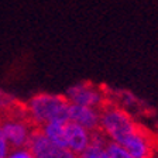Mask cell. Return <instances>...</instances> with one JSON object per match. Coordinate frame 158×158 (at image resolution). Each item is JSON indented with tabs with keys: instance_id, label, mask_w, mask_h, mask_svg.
<instances>
[{
	"instance_id": "1",
	"label": "cell",
	"mask_w": 158,
	"mask_h": 158,
	"mask_svg": "<svg viewBox=\"0 0 158 158\" xmlns=\"http://www.w3.org/2000/svg\"><path fill=\"white\" fill-rule=\"evenodd\" d=\"M27 109L30 117L37 127H43L48 123L69 122V100L65 95L40 92L28 99Z\"/></svg>"
},
{
	"instance_id": "2",
	"label": "cell",
	"mask_w": 158,
	"mask_h": 158,
	"mask_svg": "<svg viewBox=\"0 0 158 158\" xmlns=\"http://www.w3.org/2000/svg\"><path fill=\"white\" fill-rule=\"evenodd\" d=\"M138 127L140 126L130 114V112H127L120 105L107 102L100 109L99 131L107 138V141L122 144Z\"/></svg>"
},
{
	"instance_id": "3",
	"label": "cell",
	"mask_w": 158,
	"mask_h": 158,
	"mask_svg": "<svg viewBox=\"0 0 158 158\" xmlns=\"http://www.w3.org/2000/svg\"><path fill=\"white\" fill-rule=\"evenodd\" d=\"M65 96L71 105L86 106V107H93L99 110L107 103L106 92L102 86H98L89 81H81L68 88Z\"/></svg>"
},
{
	"instance_id": "4",
	"label": "cell",
	"mask_w": 158,
	"mask_h": 158,
	"mask_svg": "<svg viewBox=\"0 0 158 158\" xmlns=\"http://www.w3.org/2000/svg\"><path fill=\"white\" fill-rule=\"evenodd\" d=\"M37 127L33 120L30 122H7L0 124V130L6 138L7 147H9V155L13 152L26 150L28 147L30 138L35 131Z\"/></svg>"
},
{
	"instance_id": "5",
	"label": "cell",
	"mask_w": 158,
	"mask_h": 158,
	"mask_svg": "<svg viewBox=\"0 0 158 158\" xmlns=\"http://www.w3.org/2000/svg\"><path fill=\"white\" fill-rule=\"evenodd\" d=\"M27 148L31 151L34 158H78V155L66 147H59L49 141L43 134L41 128H37L33 133Z\"/></svg>"
},
{
	"instance_id": "6",
	"label": "cell",
	"mask_w": 158,
	"mask_h": 158,
	"mask_svg": "<svg viewBox=\"0 0 158 158\" xmlns=\"http://www.w3.org/2000/svg\"><path fill=\"white\" fill-rule=\"evenodd\" d=\"M120 145L133 158H151L152 150H154V143H152L151 135L143 127H138Z\"/></svg>"
},
{
	"instance_id": "7",
	"label": "cell",
	"mask_w": 158,
	"mask_h": 158,
	"mask_svg": "<svg viewBox=\"0 0 158 158\" xmlns=\"http://www.w3.org/2000/svg\"><path fill=\"white\" fill-rule=\"evenodd\" d=\"M69 122L82 126L88 131L95 133L100 124V110L79 105H69Z\"/></svg>"
},
{
	"instance_id": "8",
	"label": "cell",
	"mask_w": 158,
	"mask_h": 158,
	"mask_svg": "<svg viewBox=\"0 0 158 158\" xmlns=\"http://www.w3.org/2000/svg\"><path fill=\"white\" fill-rule=\"evenodd\" d=\"M92 140V133L88 131L82 126L73 122L65 123V141L66 148L71 150L73 154L79 155L89 145Z\"/></svg>"
},
{
	"instance_id": "9",
	"label": "cell",
	"mask_w": 158,
	"mask_h": 158,
	"mask_svg": "<svg viewBox=\"0 0 158 158\" xmlns=\"http://www.w3.org/2000/svg\"><path fill=\"white\" fill-rule=\"evenodd\" d=\"M107 143V138L99 130L92 133V140L89 145L78 155V158H107V152H106Z\"/></svg>"
},
{
	"instance_id": "10",
	"label": "cell",
	"mask_w": 158,
	"mask_h": 158,
	"mask_svg": "<svg viewBox=\"0 0 158 158\" xmlns=\"http://www.w3.org/2000/svg\"><path fill=\"white\" fill-rule=\"evenodd\" d=\"M41 131L51 143L59 145V147H66L65 123H48V124H44L41 127Z\"/></svg>"
},
{
	"instance_id": "11",
	"label": "cell",
	"mask_w": 158,
	"mask_h": 158,
	"mask_svg": "<svg viewBox=\"0 0 158 158\" xmlns=\"http://www.w3.org/2000/svg\"><path fill=\"white\" fill-rule=\"evenodd\" d=\"M106 152H107V158H133L120 144L112 141H109L106 145Z\"/></svg>"
},
{
	"instance_id": "12",
	"label": "cell",
	"mask_w": 158,
	"mask_h": 158,
	"mask_svg": "<svg viewBox=\"0 0 158 158\" xmlns=\"http://www.w3.org/2000/svg\"><path fill=\"white\" fill-rule=\"evenodd\" d=\"M120 102H122L120 106L124 107L126 110L130 107H138V105H140L138 98L134 93L130 92V90H123V92H120Z\"/></svg>"
},
{
	"instance_id": "13",
	"label": "cell",
	"mask_w": 158,
	"mask_h": 158,
	"mask_svg": "<svg viewBox=\"0 0 158 158\" xmlns=\"http://www.w3.org/2000/svg\"><path fill=\"white\" fill-rule=\"evenodd\" d=\"M16 99L17 98H14L13 95H10V93H7V92H4V90L0 89V109H3V107H6V106L11 105Z\"/></svg>"
},
{
	"instance_id": "14",
	"label": "cell",
	"mask_w": 158,
	"mask_h": 158,
	"mask_svg": "<svg viewBox=\"0 0 158 158\" xmlns=\"http://www.w3.org/2000/svg\"><path fill=\"white\" fill-rule=\"evenodd\" d=\"M6 157H9V147H7L3 133L0 130V158H6Z\"/></svg>"
},
{
	"instance_id": "15",
	"label": "cell",
	"mask_w": 158,
	"mask_h": 158,
	"mask_svg": "<svg viewBox=\"0 0 158 158\" xmlns=\"http://www.w3.org/2000/svg\"><path fill=\"white\" fill-rule=\"evenodd\" d=\"M9 158H34V155L31 154L28 148H26V150H20V151L13 152L11 155H9Z\"/></svg>"
}]
</instances>
